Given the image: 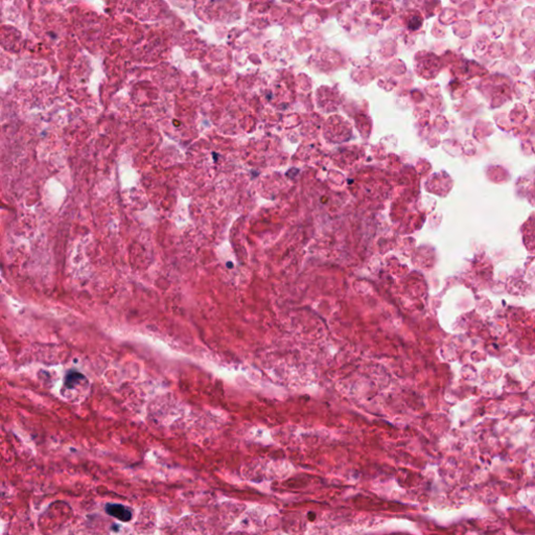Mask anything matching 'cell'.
Segmentation results:
<instances>
[{
	"label": "cell",
	"instance_id": "5b68a950",
	"mask_svg": "<svg viewBox=\"0 0 535 535\" xmlns=\"http://www.w3.org/2000/svg\"><path fill=\"white\" fill-rule=\"evenodd\" d=\"M315 513H308V517H309V521H314L315 520Z\"/></svg>",
	"mask_w": 535,
	"mask_h": 535
},
{
	"label": "cell",
	"instance_id": "3957f363",
	"mask_svg": "<svg viewBox=\"0 0 535 535\" xmlns=\"http://www.w3.org/2000/svg\"><path fill=\"white\" fill-rule=\"evenodd\" d=\"M82 379H84V375L81 374L78 371H70L68 372L65 376V386L69 389H72L79 385Z\"/></svg>",
	"mask_w": 535,
	"mask_h": 535
},
{
	"label": "cell",
	"instance_id": "7a4b0ae2",
	"mask_svg": "<svg viewBox=\"0 0 535 535\" xmlns=\"http://www.w3.org/2000/svg\"><path fill=\"white\" fill-rule=\"evenodd\" d=\"M108 514L116 517L119 521L129 522L132 519V512L129 508L119 504H108L106 506Z\"/></svg>",
	"mask_w": 535,
	"mask_h": 535
},
{
	"label": "cell",
	"instance_id": "277c9868",
	"mask_svg": "<svg viewBox=\"0 0 535 535\" xmlns=\"http://www.w3.org/2000/svg\"><path fill=\"white\" fill-rule=\"evenodd\" d=\"M422 23V20L420 17H412V18L409 20V28L415 30V29H418L420 27Z\"/></svg>",
	"mask_w": 535,
	"mask_h": 535
},
{
	"label": "cell",
	"instance_id": "6da1fadb",
	"mask_svg": "<svg viewBox=\"0 0 535 535\" xmlns=\"http://www.w3.org/2000/svg\"><path fill=\"white\" fill-rule=\"evenodd\" d=\"M417 72H419V74L425 78H432L436 76L439 72V62L437 58L427 55L425 58L420 59Z\"/></svg>",
	"mask_w": 535,
	"mask_h": 535
}]
</instances>
